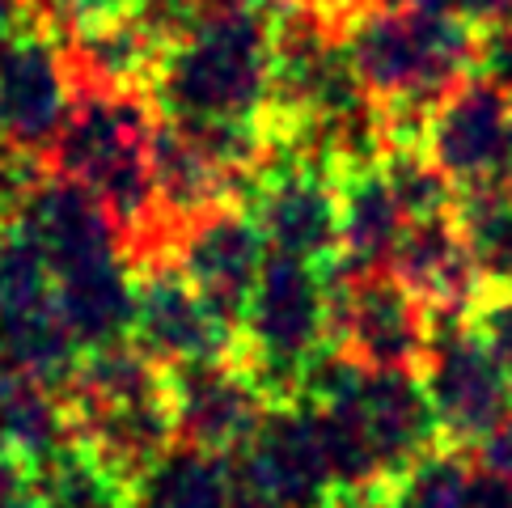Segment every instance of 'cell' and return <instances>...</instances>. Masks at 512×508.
<instances>
[{
	"label": "cell",
	"instance_id": "cell-1",
	"mask_svg": "<svg viewBox=\"0 0 512 508\" xmlns=\"http://www.w3.org/2000/svg\"><path fill=\"white\" fill-rule=\"evenodd\" d=\"M157 106L127 89H77L72 111L47 153V170L77 178L94 191L119 229L127 263L170 259V233L161 221L153 178Z\"/></svg>",
	"mask_w": 512,
	"mask_h": 508
},
{
	"label": "cell",
	"instance_id": "cell-2",
	"mask_svg": "<svg viewBox=\"0 0 512 508\" xmlns=\"http://www.w3.org/2000/svg\"><path fill=\"white\" fill-rule=\"evenodd\" d=\"M271 9L204 0L199 17L161 56L149 98L161 119H263L276 30Z\"/></svg>",
	"mask_w": 512,
	"mask_h": 508
},
{
	"label": "cell",
	"instance_id": "cell-3",
	"mask_svg": "<svg viewBox=\"0 0 512 508\" xmlns=\"http://www.w3.org/2000/svg\"><path fill=\"white\" fill-rule=\"evenodd\" d=\"M479 26L453 9H373L356 5L343 22L352 68L381 111L432 115L453 85L474 72Z\"/></svg>",
	"mask_w": 512,
	"mask_h": 508
},
{
	"label": "cell",
	"instance_id": "cell-4",
	"mask_svg": "<svg viewBox=\"0 0 512 508\" xmlns=\"http://www.w3.org/2000/svg\"><path fill=\"white\" fill-rule=\"evenodd\" d=\"M326 348H331L326 271L267 250L246 318L237 326V365L254 377V386L271 403H292L301 398L305 373Z\"/></svg>",
	"mask_w": 512,
	"mask_h": 508
},
{
	"label": "cell",
	"instance_id": "cell-5",
	"mask_svg": "<svg viewBox=\"0 0 512 508\" xmlns=\"http://www.w3.org/2000/svg\"><path fill=\"white\" fill-rule=\"evenodd\" d=\"M326 271L331 297V348L360 369L424 373L436 314L402 284L390 267H347L343 259Z\"/></svg>",
	"mask_w": 512,
	"mask_h": 508
},
{
	"label": "cell",
	"instance_id": "cell-6",
	"mask_svg": "<svg viewBox=\"0 0 512 508\" xmlns=\"http://www.w3.org/2000/svg\"><path fill=\"white\" fill-rule=\"evenodd\" d=\"M246 208L271 254H288L314 267H335L343 259L331 157L305 144L267 140V161L254 178Z\"/></svg>",
	"mask_w": 512,
	"mask_h": 508
},
{
	"label": "cell",
	"instance_id": "cell-7",
	"mask_svg": "<svg viewBox=\"0 0 512 508\" xmlns=\"http://www.w3.org/2000/svg\"><path fill=\"white\" fill-rule=\"evenodd\" d=\"M424 153L457 191H512V98L470 72L432 106Z\"/></svg>",
	"mask_w": 512,
	"mask_h": 508
},
{
	"label": "cell",
	"instance_id": "cell-8",
	"mask_svg": "<svg viewBox=\"0 0 512 508\" xmlns=\"http://www.w3.org/2000/svg\"><path fill=\"white\" fill-rule=\"evenodd\" d=\"M77 98L68 51L56 30L26 17L0 43V140L47 161Z\"/></svg>",
	"mask_w": 512,
	"mask_h": 508
},
{
	"label": "cell",
	"instance_id": "cell-9",
	"mask_svg": "<svg viewBox=\"0 0 512 508\" xmlns=\"http://www.w3.org/2000/svg\"><path fill=\"white\" fill-rule=\"evenodd\" d=\"M419 377L449 445L474 453V445L512 415V381L466 318H436L432 352Z\"/></svg>",
	"mask_w": 512,
	"mask_h": 508
},
{
	"label": "cell",
	"instance_id": "cell-10",
	"mask_svg": "<svg viewBox=\"0 0 512 508\" xmlns=\"http://www.w3.org/2000/svg\"><path fill=\"white\" fill-rule=\"evenodd\" d=\"M170 259L199 288V297L212 305V314L237 335L254 284H259V271L267 263V242L250 208L221 204L212 212H199L195 221L174 233Z\"/></svg>",
	"mask_w": 512,
	"mask_h": 508
},
{
	"label": "cell",
	"instance_id": "cell-11",
	"mask_svg": "<svg viewBox=\"0 0 512 508\" xmlns=\"http://www.w3.org/2000/svg\"><path fill=\"white\" fill-rule=\"evenodd\" d=\"M140 352L157 365L233 356L237 335L212 314L199 288L174 267V259L132 263V335Z\"/></svg>",
	"mask_w": 512,
	"mask_h": 508
},
{
	"label": "cell",
	"instance_id": "cell-12",
	"mask_svg": "<svg viewBox=\"0 0 512 508\" xmlns=\"http://www.w3.org/2000/svg\"><path fill=\"white\" fill-rule=\"evenodd\" d=\"M170 403L178 445L221 453V458L242 453L271 411V398L254 386L237 356L170 365Z\"/></svg>",
	"mask_w": 512,
	"mask_h": 508
},
{
	"label": "cell",
	"instance_id": "cell-13",
	"mask_svg": "<svg viewBox=\"0 0 512 508\" xmlns=\"http://www.w3.org/2000/svg\"><path fill=\"white\" fill-rule=\"evenodd\" d=\"M233 466L254 487L276 496L284 508H322L339 492L326 449L318 441V428L309 420L301 398L271 403L254 441L242 453H233Z\"/></svg>",
	"mask_w": 512,
	"mask_h": 508
},
{
	"label": "cell",
	"instance_id": "cell-14",
	"mask_svg": "<svg viewBox=\"0 0 512 508\" xmlns=\"http://www.w3.org/2000/svg\"><path fill=\"white\" fill-rule=\"evenodd\" d=\"M390 271L436 318H462L474 293L483 288L470 242L453 212L419 216V221L402 225L398 246L390 254Z\"/></svg>",
	"mask_w": 512,
	"mask_h": 508
},
{
	"label": "cell",
	"instance_id": "cell-15",
	"mask_svg": "<svg viewBox=\"0 0 512 508\" xmlns=\"http://www.w3.org/2000/svg\"><path fill=\"white\" fill-rule=\"evenodd\" d=\"M166 47L170 43L136 9L81 26L64 39L77 89H127V94H149Z\"/></svg>",
	"mask_w": 512,
	"mask_h": 508
},
{
	"label": "cell",
	"instance_id": "cell-16",
	"mask_svg": "<svg viewBox=\"0 0 512 508\" xmlns=\"http://www.w3.org/2000/svg\"><path fill=\"white\" fill-rule=\"evenodd\" d=\"M339 199V238L347 267H390L398 233L407 225L381 157L373 161H331Z\"/></svg>",
	"mask_w": 512,
	"mask_h": 508
},
{
	"label": "cell",
	"instance_id": "cell-17",
	"mask_svg": "<svg viewBox=\"0 0 512 508\" xmlns=\"http://www.w3.org/2000/svg\"><path fill=\"white\" fill-rule=\"evenodd\" d=\"M34 492L39 508H136V483L77 437L34 466Z\"/></svg>",
	"mask_w": 512,
	"mask_h": 508
},
{
	"label": "cell",
	"instance_id": "cell-18",
	"mask_svg": "<svg viewBox=\"0 0 512 508\" xmlns=\"http://www.w3.org/2000/svg\"><path fill=\"white\" fill-rule=\"evenodd\" d=\"M136 508H229V458L174 445L136 483Z\"/></svg>",
	"mask_w": 512,
	"mask_h": 508
},
{
	"label": "cell",
	"instance_id": "cell-19",
	"mask_svg": "<svg viewBox=\"0 0 512 508\" xmlns=\"http://www.w3.org/2000/svg\"><path fill=\"white\" fill-rule=\"evenodd\" d=\"M474 475H479L474 453L441 441L415 462L398 466L381 483V496H386V508H470Z\"/></svg>",
	"mask_w": 512,
	"mask_h": 508
},
{
	"label": "cell",
	"instance_id": "cell-20",
	"mask_svg": "<svg viewBox=\"0 0 512 508\" xmlns=\"http://www.w3.org/2000/svg\"><path fill=\"white\" fill-rule=\"evenodd\" d=\"M453 216L470 242L483 288L512 293V191H457Z\"/></svg>",
	"mask_w": 512,
	"mask_h": 508
},
{
	"label": "cell",
	"instance_id": "cell-21",
	"mask_svg": "<svg viewBox=\"0 0 512 508\" xmlns=\"http://www.w3.org/2000/svg\"><path fill=\"white\" fill-rule=\"evenodd\" d=\"M381 166H386L394 199H398V208H402L407 221L453 212L457 187L432 166V157L424 149H386V153H381Z\"/></svg>",
	"mask_w": 512,
	"mask_h": 508
},
{
	"label": "cell",
	"instance_id": "cell-22",
	"mask_svg": "<svg viewBox=\"0 0 512 508\" xmlns=\"http://www.w3.org/2000/svg\"><path fill=\"white\" fill-rule=\"evenodd\" d=\"M466 326L487 343V352L496 356V365L512 381V293H496V288H479L474 301L466 305Z\"/></svg>",
	"mask_w": 512,
	"mask_h": 508
},
{
	"label": "cell",
	"instance_id": "cell-23",
	"mask_svg": "<svg viewBox=\"0 0 512 508\" xmlns=\"http://www.w3.org/2000/svg\"><path fill=\"white\" fill-rule=\"evenodd\" d=\"M474 466H479L483 475H496V479L512 483V415L474 445Z\"/></svg>",
	"mask_w": 512,
	"mask_h": 508
},
{
	"label": "cell",
	"instance_id": "cell-24",
	"mask_svg": "<svg viewBox=\"0 0 512 508\" xmlns=\"http://www.w3.org/2000/svg\"><path fill=\"white\" fill-rule=\"evenodd\" d=\"M445 9L466 17L470 26H491V22H508L512 0H445Z\"/></svg>",
	"mask_w": 512,
	"mask_h": 508
},
{
	"label": "cell",
	"instance_id": "cell-25",
	"mask_svg": "<svg viewBox=\"0 0 512 508\" xmlns=\"http://www.w3.org/2000/svg\"><path fill=\"white\" fill-rule=\"evenodd\" d=\"M470 508H512V483L496 479V475H474V492H470Z\"/></svg>",
	"mask_w": 512,
	"mask_h": 508
},
{
	"label": "cell",
	"instance_id": "cell-26",
	"mask_svg": "<svg viewBox=\"0 0 512 508\" xmlns=\"http://www.w3.org/2000/svg\"><path fill=\"white\" fill-rule=\"evenodd\" d=\"M322 508H386L381 487H339Z\"/></svg>",
	"mask_w": 512,
	"mask_h": 508
},
{
	"label": "cell",
	"instance_id": "cell-27",
	"mask_svg": "<svg viewBox=\"0 0 512 508\" xmlns=\"http://www.w3.org/2000/svg\"><path fill=\"white\" fill-rule=\"evenodd\" d=\"M373 9H445V0H360Z\"/></svg>",
	"mask_w": 512,
	"mask_h": 508
},
{
	"label": "cell",
	"instance_id": "cell-28",
	"mask_svg": "<svg viewBox=\"0 0 512 508\" xmlns=\"http://www.w3.org/2000/svg\"><path fill=\"white\" fill-rule=\"evenodd\" d=\"M309 5H318V9H326V13H335V17H347V13L360 5V0H309Z\"/></svg>",
	"mask_w": 512,
	"mask_h": 508
}]
</instances>
